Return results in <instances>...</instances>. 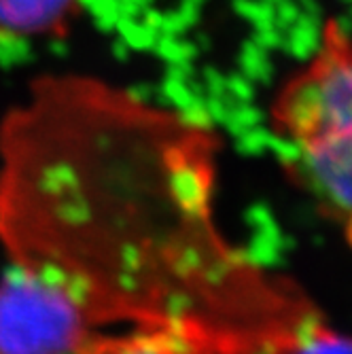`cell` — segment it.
Instances as JSON below:
<instances>
[{
    "instance_id": "obj_1",
    "label": "cell",
    "mask_w": 352,
    "mask_h": 354,
    "mask_svg": "<svg viewBox=\"0 0 352 354\" xmlns=\"http://www.w3.org/2000/svg\"><path fill=\"white\" fill-rule=\"evenodd\" d=\"M202 121L85 73H49L0 121V238L89 327L170 329L219 354L289 346L282 293L212 221Z\"/></svg>"
},
{
    "instance_id": "obj_2",
    "label": "cell",
    "mask_w": 352,
    "mask_h": 354,
    "mask_svg": "<svg viewBox=\"0 0 352 354\" xmlns=\"http://www.w3.org/2000/svg\"><path fill=\"white\" fill-rule=\"evenodd\" d=\"M270 125L286 172L352 246V37L340 21L282 83Z\"/></svg>"
},
{
    "instance_id": "obj_3",
    "label": "cell",
    "mask_w": 352,
    "mask_h": 354,
    "mask_svg": "<svg viewBox=\"0 0 352 354\" xmlns=\"http://www.w3.org/2000/svg\"><path fill=\"white\" fill-rule=\"evenodd\" d=\"M98 335L79 308L19 268L0 280V354H75Z\"/></svg>"
},
{
    "instance_id": "obj_4",
    "label": "cell",
    "mask_w": 352,
    "mask_h": 354,
    "mask_svg": "<svg viewBox=\"0 0 352 354\" xmlns=\"http://www.w3.org/2000/svg\"><path fill=\"white\" fill-rule=\"evenodd\" d=\"M83 0H0V37L57 39L66 37L81 13Z\"/></svg>"
},
{
    "instance_id": "obj_5",
    "label": "cell",
    "mask_w": 352,
    "mask_h": 354,
    "mask_svg": "<svg viewBox=\"0 0 352 354\" xmlns=\"http://www.w3.org/2000/svg\"><path fill=\"white\" fill-rule=\"evenodd\" d=\"M75 354H219L204 342L170 329H130L98 333Z\"/></svg>"
},
{
    "instance_id": "obj_6",
    "label": "cell",
    "mask_w": 352,
    "mask_h": 354,
    "mask_svg": "<svg viewBox=\"0 0 352 354\" xmlns=\"http://www.w3.org/2000/svg\"><path fill=\"white\" fill-rule=\"evenodd\" d=\"M286 354H352V337L314 320H306Z\"/></svg>"
}]
</instances>
